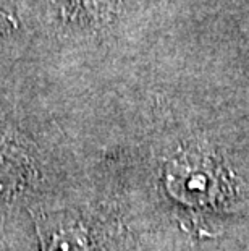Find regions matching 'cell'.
Instances as JSON below:
<instances>
[{
  "mask_svg": "<svg viewBox=\"0 0 249 251\" xmlns=\"http://www.w3.org/2000/svg\"><path fill=\"white\" fill-rule=\"evenodd\" d=\"M175 183L180 186L181 196L191 198L194 202L210 201L219 195V175L204 164L194 162L181 167V174H177Z\"/></svg>",
  "mask_w": 249,
  "mask_h": 251,
  "instance_id": "1",
  "label": "cell"
}]
</instances>
